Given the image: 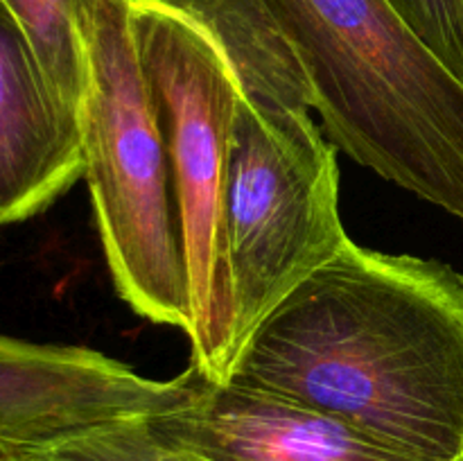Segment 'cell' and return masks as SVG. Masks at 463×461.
Returning a JSON list of instances; mask_svg holds the SVG:
<instances>
[{
    "label": "cell",
    "mask_w": 463,
    "mask_h": 461,
    "mask_svg": "<svg viewBox=\"0 0 463 461\" xmlns=\"http://www.w3.org/2000/svg\"><path fill=\"white\" fill-rule=\"evenodd\" d=\"M226 384L463 461V276L348 238L249 334Z\"/></svg>",
    "instance_id": "1"
},
{
    "label": "cell",
    "mask_w": 463,
    "mask_h": 461,
    "mask_svg": "<svg viewBox=\"0 0 463 461\" xmlns=\"http://www.w3.org/2000/svg\"><path fill=\"white\" fill-rule=\"evenodd\" d=\"M238 77L224 190L235 360L249 334L348 235L337 147L312 118L306 77L258 0H194Z\"/></svg>",
    "instance_id": "2"
},
{
    "label": "cell",
    "mask_w": 463,
    "mask_h": 461,
    "mask_svg": "<svg viewBox=\"0 0 463 461\" xmlns=\"http://www.w3.org/2000/svg\"><path fill=\"white\" fill-rule=\"evenodd\" d=\"M330 143L463 221V81L387 0H258Z\"/></svg>",
    "instance_id": "3"
},
{
    "label": "cell",
    "mask_w": 463,
    "mask_h": 461,
    "mask_svg": "<svg viewBox=\"0 0 463 461\" xmlns=\"http://www.w3.org/2000/svg\"><path fill=\"white\" fill-rule=\"evenodd\" d=\"M84 179L118 296L188 333L190 303L170 152L131 27L129 0H84Z\"/></svg>",
    "instance_id": "4"
},
{
    "label": "cell",
    "mask_w": 463,
    "mask_h": 461,
    "mask_svg": "<svg viewBox=\"0 0 463 461\" xmlns=\"http://www.w3.org/2000/svg\"><path fill=\"white\" fill-rule=\"evenodd\" d=\"M131 27L170 152L190 303V369L215 384L235 364L224 190L238 77L194 0H129Z\"/></svg>",
    "instance_id": "5"
},
{
    "label": "cell",
    "mask_w": 463,
    "mask_h": 461,
    "mask_svg": "<svg viewBox=\"0 0 463 461\" xmlns=\"http://www.w3.org/2000/svg\"><path fill=\"white\" fill-rule=\"evenodd\" d=\"M197 384L193 369L152 380L93 348L0 333V461H30L113 420L167 414L190 402Z\"/></svg>",
    "instance_id": "6"
},
{
    "label": "cell",
    "mask_w": 463,
    "mask_h": 461,
    "mask_svg": "<svg viewBox=\"0 0 463 461\" xmlns=\"http://www.w3.org/2000/svg\"><path fill=\"white\" fill-rule=\"evenodd\" d=\"M154 425L199 461H437L346 420L202 375L190 402L154 416Z\"/></svg>",
    "instance_id": "7"
},
{
    "label": "cell",
    "mask_w": 463,
    "mask_h": 461,
    "mask_svg": "<svg viewBox=\"0 0 463 461\" xmlns=\"http://www.w3.org/2000/svg\"><path fill=\"white\" fill-rule=\"evenodd\" d=\"M80 179V116L59 98L21 21L0 0V226L41 215Z\"/></svg>",
    "instance_id": "8"
},
{
    "label": "cell",
    "mask_w": 463,
    "mask_h": 461,
    "mask_svg": "<svg viewBox=\"0 0 463 461\" xmlns=\"http://www.w3.org/2000/svg\"><path fill=\"white\" fill-rule=\"evenodd\" d=\"M30 36L59 98L80 116L86 93V50L81 34L84 0H5Z\"/></svg>",
    "instance_id": "9"
},
{
    "label": "cell",
    "mask_w": 463,
    "mask_h": 461,
    "mask_svg": "<svg viewBox=\"0 0 463 461\" xmlns=\"http://www.w3.org/2000/svg\"><path fill=\"white\" fill-rule=\"evenodd\" d=\"M30 461H199L193 452L167 441L154 416L113 420L48 447Z\"/></svg>",
    "instance_id": "10"
},
{
    "label": "cell",
    "mask_w": 463,
    "mask_h": 461,
    "mask_svg": "<svg viewBox=\"0 0 463 461\" xmlns=\"http://www.w3.org/2000/svg\"><path fill=\"white\" fill-rule=\"evenodd\" d=\"M414 34L463 81L461 0H387Z\"/></svg>",
    "instance_id": "11"
},
{
    "label": "cell",
    "mask_w": 463,
    "mask_h": 461,
    "mask_svg": "<svg viewBox=\"0 0 463 461\" xmlns=\"http://www.w3.org/2000/svg\"><path fill=\"white\" fill-rule=\"evenodd\" d=\"M461 7H463V0H461Z\"/></svg>",
    "instance_id": "12"
}]
</instances>
